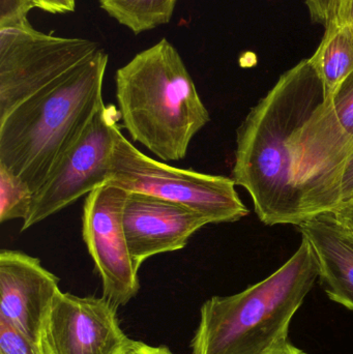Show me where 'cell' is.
Instances as JSON below:
<instances>
[{"instance_id":"cell-1","label":"cell","mask_w":353,"mask_h":354,"mask_svg":"<svg viewBox=\"0 0 353 354\" xmlns=\"http://www.w3.org/2000/svg\"><path fill=\"white\" fill-rule=\"evenodd\" d=\"M352 149L308 58L284 73L240 124L232 179L250 194L261 222L298 226L341 204Z\"/></svg>"},{"instance_id":"cell-2","label":"cell","mask_w":353,"mask_h":354,"mask_svg":"<svg viewBox=\"0 0 353 354\" xmlns=\"http://www.w3.org/2000/svg\"><path fill=\"white\" fill-rule=\"evenodd\" d=\"M109 56H95L0 118V166L33 194L104 104Z\"/></svg>"},{"instance_id":"cell-3","label":"cell","mask_w":353,"mask_h":354,"mask_svg":"<svg viewBox=\"0 0 353 354\" xmlns=\"http://www.w3.org/2000/svg\"><path fill=\"white\" fill-rule=\"evenodd\" d=\"M115 86L122 127L165 163L184 160L211 120L184 59L167 39L118 68Z\"/></svg>"},{"instance_id":"cell-4","label":"cell","mask_w":353,"mask_h":354,"mask_svg":"<svg viewBox=\"0 0 353 354\" xmlns=\"http://www.w3.org/2000/svg\"><path fill=\"white\" fill-rule=\"evenodd\" d=\"M319 278L314 249L300 247L271 276L238 295L213 297L200 309L192 354H269L288 341L292 318Z\"/></svg>"},{"instance_id":"cell-5","label":"cell","mask_w":353,"mask_h":354,"mask_svg":"<svg viewBox=\"0 0 353 354\" xmlns=\"http://www.w3.org/2000/svg\"><path fill=\"white\" fill-rule=\"evenodd\" d=\"M101 48L90 39L35 29L26 14H0V118L90 59Z\"/></svg>"},{"instance_id":"cell-6","label":"cell","mask_w":353,"mask_h":354,"mask_svg":"<svg viewBox=\"0 0 353 354\" xmlns=\"http://www.w3.org/2000/svg\"><path fill=\"white\" fill-rule=\"evenodd\" d=\"M108 183L186 206L204 216L211 224L236 222L249 214L232 177L180 169L151 159L132 145L120 129L116 133Z\"/></svg>"},{"instance_id":"cell-7","label":"cell","mask_w":353,"mask_h":354,"mask_svg":"<svg viewBox=\"0 0 353 354\" xmlns=\"http://www.w3.org/2000/svg\"><path fill=\"white\" fill-rule=\"evenodd\" d=\"M120 113L105 103L33 194L21 231L39 224L109 181Z\"/></svg>"},{"instance_id":"cell-8","label":"cell","mask_w":353,"mask_h":354,"mask_svg":"<svg viewBox=\"0 0 353 354\" xmlns=\"http://www.w3.org/2000/svg\"><path fill=\"white\" fill-rule=\"evenodd\" d=\"M128 191L107 183L86 195L82 237L101 277L103 297L116 308L126 306L140 289L124 227Z\"/></svg>"},{"instance_id":"cell-9","label":"cell","mask_w":353,"mask_h":354,"mask_svg":"<svg viewBox=\"0 0 353 354\" xmlns=\"http://www.w3.org/2000/svg\"><path fill=\"white\" fill-rule=\"evenodd\" d=\"M117 309L105 297H80L59 291L45 333L46 354H126L138 341L120 328Z\"/></svg>"},{"instance_id":"cell-10","label":"cell","mask_w":353,"mask_h":354,"mask_svg":"<svg viewBox=\"0 0 353 354\" xmlns=\"http://www.w3.org/2000/svg\"><path fill=\"white\" fill-rule=\"evenodd\" d=\"M59 291V278L46 270L39 258L1 250L0 319L16 326L43 349L46 324Z\"/></svg>"},{"instance_id":"cell-11","label":"cell","mask_w":353,"mask_h":354,"mask_svg":"<svg viewBox=\"0 0 353 354\" xmlns=\"http://www.w3.org/2000/svg\"><path fill=\"white\" fill-rule=\"evenodd\" d=\"M211 224L186 206L149 194L128 192L124 207V227L137 270L149 258L180 251L189 239Z\"/></svg>"},{"instance_id":"cell-12","label":"cell","mask_w":353,"mask_h":354,"mask_svg":"<svg viewBox=\"0 0 353 354\" xmlns=\"http://www.w3.org/2000/svg\"><path fill=\"white\" fill-rule=\"evenodd\" d=\"M314 249L319 279L330 299L353 311V233L333 212L317 214L298 225Z\"/></svg>"},{"instance_id":"cell-13","label":"cell","mask_w":353,"mask_h":354,"mask_svg":"<svg viewBox=\"0 0 353 354\" xmlns=\"http://www.w3.org/2000/svg\"><path fill=\"white\" fill-rule=\"evenodd\" d=\"M332 99L340 85L353 73L352 27L327 25L321 45L309 58Z\"/></svg>"},{"instance_id":"cell-14","label":"cell","mask_w":353,"mask_h":354,"mask_svg":"<svg viewBox=\"0 0 353 354\" xmlns=\"http://www.w3.org/2000/svg\"><path fill=\"white\" fill-rule=\"evenodd\" d=\"M105 10L120 25L135 35L168 24L178 0H99Z\"/></svg>"},{"instance_id":"cell-15","label":"cell","mask_w":353,"mask_h":354,"mask_svg":"<svg viewBox=\"0 0 353 354\" xmlns=\"http://www.w3.org/2000/svg\"><path fill=\"white\" fill-rule=\"evenodd\" d=\"M33 192L20 177L0 166V222L21 218L30 212Z\"/></svg>"},{"instance_id":"cell-16","label":"cell","mask_w":353,"mask_h":354,"mask_svg":"<svg viewBox=\"0 0 353 354\" xmlns=\"http://www.w3.org/2000/svg\"><path fill=\"white\" fill-rule=\"evenodd\" d=\"M0 354H46L16 326L0 319Z\"/></svg>"},{"instance_id":"cell-17","label":"cell","mask_w":353,"mask_h":354,"mask_svg":"<svg viewBox=\"0 0 353 354\" xmlns=\"http://www.w3.org/2000/svg\"><path fill=\"white\" fill-rule=\"evenodd\" d=\"M332 104L342 130L353 143V73L332 97Z\"/></svg>"},{"instance_id":"cell-18","label":"cell","mask_w":353,"mask_h":354,"mask_svg":"<svg viewBox=\"0 0 353 354\" xmlns=\"http://www.w3.org/2000/svg\"><path fill=\"white\" fill-rule=\"evenodd\" d=\"M8 6H2L1 10H17L28 15L32 10H43L53 15L68 14L76 8V0H4Z\"/></svg>"},{"instance_id":"cell-19","label":"cell","mask_w":353,"mask_h":354,"mask_svg":"<svg viewBox=\"0 0 353 354\" xmlns=\"http://www.w3.org/2000/svg\"><path fill=\"white\" fill-rule=\"evenodd\" d=\"M350 26L353 24V0H333L327 25Z\"/></svg>"},{"instance_id":"cell-20","label":"cell","mask_w":353,"mask_h":354,"mask_svg":"<svg viewBox=\"0 0 353 354\" xmlns=\"http://www.w3.org/2000/svg\"><path fill=\"white\" fill-rule=\"evenodd\" d=\"M353 200V149L344 165L341 181V203Z\"/></svg>"},{"instance_id":"cell-21","label":"cell","mask_w":353,"mask_h":354,"mask_svg":"<svg viewBox=\"0 0 353 354\" xmlns=\"http://www.w3.org/2000/svg\"><path fill=\"white\" fill-rule=\"evenodd\" d=\"M306 3L313 20L327 24L331 16L333 0H306Z\"/></svg>"},{"instance_id":"cell-22","label":"cell","mask_w":353,"mask_h":354,"mask_svg":"<svg viewBox=\"0 0 353 354\" xmlns=\"http://www.w3.org/2000/svg\"><path fill=\"white\" fill-rule=\"evenodd\" d=\"M332 212L337 218L338 222L341 223L344 227L353 233V200L340 204Z\"/></svg>"},{"instance_id":"cell-23","label":"cell","mask_w":353,"mask_h":354,"mask_svg":"<svg viewBox=\"0 0 353 354\" xmlns=\"http://www.w3.org/2000/svg\"><path fill=\"white\" fill-rule=\"evenodd\" d=\"M126 354H174L166 346H149L143 342L137 343L136 346Z\"/></svg>"},{"instance_id":"cell-24","label":"cell","mask_w":353,"mask_h":354,"mask_svg":"<svg viewBox=\"0 0 353 354\" xmlns=\"http://www.w3.org/2000/svg\"><path fill=\"white\" fill-rule=\"evenodd\" d=\"M269 354H307L305 353V351H300V349H298V347L294 346V345H292V343L289 342V341H287V342L284 343L283 345H281V346L278 347V348H276L275 351H271V353Z\"/></svg>"},{"instance_id":"cell-25","label":"cell","mask_w":353,"mask_h":354,"mask_svg":"<svg viewBox=\"0 0 353 354\" xmlns=\"http://www.w3.org/2000/svg\"><path fill=\"white\" fill-rule=\"evenodd\" d=\"M350 27H352V35H353V24L350 25Z\"/></svg>"}]
</instances>
